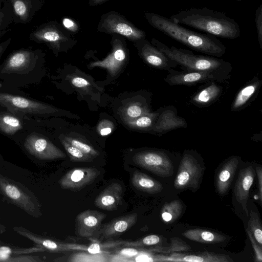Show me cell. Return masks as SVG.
<instances>
[{"label": "cell", "mask_w": 262, "mask_h": 262, "mask_svg": "<svg viewBox=\"0 0 262 262\" xmlns=\"http://www.w3.org/2000/svg\"><path fill=\"white\" fill-rule=\"evenodd\" d=\"M144 17L152 27L192 50L217 57L226 52L224 45L213 35L192 31L153 12H145Z\"/></svg>", "instance_id": "1"}, {"label": "cell", "mask_w": 262, "mask_h": 262, "mask_svg": "<svg viewBox=\"0 0 262 262\" xmlns=\"http://www.w3.org/2000/svg\"><path fill=\"white\" fill-rule=\"evenodd\" d=\"M175 23L185 25L215 37L233 39L241 34L238 24L226 13L207 8H192L173 14Z\"/></svg>", "instance_id": "2"}, {"label": "cell", "mask_w": 262, "mask_h": 262, "mask_svg": "<svg viewBox=\"0 0 262 262\" xmlns=\"http://www.w3.org/2000/svg\"><path fill=\"white\" fill-rule=\"evenodd\" d=\"M151 43L174 60L183 71H198L211 72L231 76L232 70L231 63L223 59L194 54L192 51L168 47L156 38Z\"/></svg>", "instance_id": "3"}, {"label": "cell", "mask_w": 262, "mask_h": 262, "mask_svg": "<svg viewBox=\"0 0 262 262\" xmlns=\"http://www.w3.org/2000/svg\"><path fill=\"white\" fill-rule=\"evenodd\" d=\"M0 193L5 200L31 216H41L40 204L34 193L23 184L1 173Z\"/></svg>", "instance_id": "4"}, {"label": "cell", "mask_w": 262, "mask_h": 262, "mask_svg": "<svg viewBox=\"0 0 262 262\" xmlns=\"http://www.w3.org/2000/svg\"><path fill=\"white\" fill-rule=\"evenodd\" d=\"M29 37L33 41L45 43L55 53L67 50L76 42L69 32L55 20L40 25L31 32Z\"/></svg>", "instance_id": "5"}, {"label": "cell", "mask_w": 262, "mask_h": 262, "mask_svg": "<svg viewBox=\"0 0 262 262\" xmlns=\"http://www.w3.org/2000/svg\"><path fill=\"white\" fill-rule=\"evenodd\" d=\"M97 30L106 34L119 35L134 42L146 38V33L143 30L116 11H110L102 15Z\"/></svg>", "instance_id": "6"}, {"label": "cell", "mask_w": 262, "mask_h": 262, "mask_svg": "<svg viewBox=\"0 0 262 262\" xmlns=\"http://www.w3.org/2000/svg\"><path fill=\"white\" fill-rule=\"evenodd\" d=\"M203 169L193 150H185L182 157L174 186L178 190H197L200 186Z\"/></svg>", "instance_id": "7"}, {"label": "cell", "mask_w": 262, "mask_h": 262, "mask_svg": "<svg viewBox=\"0 0 262 262\" xmlns=\"http://www.w3.org/2000/svg\"><path fill=\"white\" fill-rule=\"evenodd\" d=\"M133 160L137 165L161 177L173 173V163L170 154L160 149H148L136 153Z\"/></svg>", "instance_id": "8"}, {"label": "cell", "mask_w": 262, "mask_h": 262, "mask_svg": "<svg viewBox=\"0 0 262 262\" xmlns=\"http://www.w3.org/2000/svg\"><path fill=\"white\" fill-rule=\"evenodd\" d=\"M0 105L17 114L53 115L59 112L57 108L47 104L3 93H0Z\"/></svg>", "instance_id": "9"}, {"label": "cell", "mask_w": 262, "mask_h": 262, "mask_svg": "<svg viewBox=\"0 0 262 262\" xmlns=\"http://www.w3.org/2000/svg\"><path fill=\"white\" fill-rule=\"evenodd\" d=\"M164 81L170 85H195L211 81L225 82L231 76L224 74L198 71H179L171 69Z\"/></svg>", "instance_id": "10"}, {"label": "cell", "mask_w": 262, "mask_h": 262, "mask_svg": "<svg viewBox=\"0 0 262 262\" xmlns=\"http://www.w3.org/2000/svg\"><path fill=\"white\" fill-rule=\"evenodd\" d=\"M112 52L102 60L91 62L90 68L101 67L106 69L110 74L115 76L124 64L127 58V50L124 37L112 34Z\"/></svg>", "instance_id": "11"}, {"label": "cell", "mask_w": 262, "mask_h": 262, "mask_svg": "<svg viewBox=\"0 0 262 262\" xmlns=\"http://www.w3.org/2000/svg\"><path fill=\"white\" fill-rule=\"evenodd\" d=\"M13 229L18 234L30 240L35 246L43 248L46 251L62 253L74 250L85 251L86 249L85 245L58 242L36 234L23 226H15Z\"/></svg>", "instance_id": "12"}, {"label": "cell", "mask_w": 262, "mask_h": 262, "mask_svg": "<svg viewBox=\"0 0 262 262\" xmlns=\"http://www.w3.org/2000/svg\"><path fill=\"white\" fill-rule=\"evenodd\" d=\"M24 146L31 155L42 160H53L66 157V155L51 142L36 134L26 139Z\"/></svg>", "instance_id": "13"}, {"label": "cell", "mask_w": 262, "mask_h": 262, "mask_svg": "<svg viewBox=\"0 0 262 262\" xmlns=\"http://www.w3.org/2000/svg\"><path fill=\"white\" fill-rule=\"evenodd\" d=\"M99 174L95 167H76L66 172L58 182L63 189L77 191L91 184Z\"/></svg>", "instance_id": "14"}, {"label": "cell", "mask_w": 262, "mask_h": 262, "mask_svg": "<svg viewBox=\"0 0 262 262\" xmlns=\"http://www.w3.org/2000/svg\"><path fill=\"white\" fill-rule=\"evenodd\" d=\"M135 45L144 61L154 68L168 71L178 66L174 60L146 39L136 41Z\"/></svg>", "instance_id": "15"}, {"label": "cell", "mask_w": 262, "mask_h": 262, "mask_svg": "<svg viewBox=\"0 0 262 262\" xmlns=\"http://www.w3.org/2000/svg\"><path fill=\"white\" fill-rule=\"evenodd\" d=\"M186 120L178 116L177 108L172 105L161 107V111L151 132L159 135L181 128H186Z\"/></svg>", "instance_id": "16"}, {"label": "cell", "mask_w": 262, "mask_h": 262, "mask_svg": "<svg viewBox=\"0 0 262 262\" xmlns=\"http://www.w3.org/2000/svg\"><path fill=\"white\" fill-rule=\"evenodd\" d=\"M13 17V23H30L42 7L44 0H6Z\"/></svg>", "instance_id": "17"}, {"label": "cell", "mask_w": 262, "mask_h": 262, "mask_svg": "<svg viewBox=\"0 0 262 262\" xmlns=\"http://www.w3.org/2000/svg\"><path fill=\"white\" fill-rule=\"evenodd\" d=\"M240 161L239 157L233 156L221 165L215 178V189L219 195H224L228 192Z\"/></svg>", "instance_id": "18"}, {"label": "cell", "mask_w": 262, "mask_h": 262, "mask_svg": "<svg viewBox=\"0 0 262 262\" xmlns=\"http://www.w3.org/2000/svg\"><path fill=\"white\" fill-rule=\"evenodd\" d=\"M106 217L103 212L91 209L79 213L76 219L77 235L84 238L92 237Z\"/></svg>", "instance_id": "19"}, {"label": "cell", "mask_w": 262, "mask_h": 262, "mask_svg": "<svg viewBox=\"0 0 262 262\" xmlns=\"http://www.w3.org/2000/svg\"><path fill=\"white\" fill-rule=\"evenodd\" d=\"M38 51L20 50L10 55L6 60L3 71L5 73H20L24 72L37 60L38 56Z\"/></svg>", "instance_id": "20"}, {"label": "cell", "mask_w": 262, "mask_h": 262, "mask_svg": "<svg viewBox=\"0 0 262 262\" xmlns=\"http://www.w3.org/2000/svg\"><path fill=\"white\" fill-rule=\"evenodd\" d=\"M255 176V171L251 166L241 169L235 183L234 193L236 201L248 215L247 202L250 188Z\"/></svg>", "instance_id": "21"}, {"label": "cell", "mask_w": 262, "mask_h": 262, "mask_svg": "<svg viewBox=\"0 0 262 262\" xmlns=\"http://www.w3.org/2000/svg\"><path fill=\"white\" fill-rule=\"evenodd\" d=\"M221 83L216 81L205 83L192 95L190 102L199 108L206 107L212 104L223 93V88Z\"/></svg>", "instance_id": "22"}, {"label": "cell", "mask_w": 262, "mask_h": 262, "mask_svg": "<svg viewBox=\"0 0 262 262\" xmlns=\"http://www.w3.org/2000/svg\"><path fill=\"white\" fill-rule=\"evenodd\" d=\"M261 85L262 80L257 74L237 93L231 104V111H240L247 107L257 96Z\"/></svg>", "instance_id": "23"}, {"label": "cell", "mask_w": 262, "mask_h": 262, "mask_svg": "<svg viewBox=\"0 0 262 262\" xmlns=\"http://www.w3.org/2000/svg\"><path fill=\"white\" fill-rule=\"evenodd\" d=\"M123 190L122 185L114 182L105 187L96 198L94 205L104 210H117L122 203Z\"/></svg>", "instance_id": "24"}, {"label": "cell", "mask_w": 262, "mask_h": 262, "mask_svg": "<svg viewBox=\"0 0 262 262\" xmlns=\"http://www.w3.org/2000/svg\"><path fill=\"white\" fill-rule=\"evenodd\" d=\"M136 213L119 216L104 225L101 230L103 238L108 239L119 236L129 230L137 222Z\"/></svg>", "instance_id": "25"}, {"label": "cell", "mask_w": 262, "mask_h": 262, "mask_svg": "<svg viewBox=\"0 0 262 262\" xmlns=\"http://www.w3.org/2000/svg\"><path fill=\"white\" fill-rule=\"evenodd\" d=\"M186 238L205 244H218L224 242L226 237L222 234L202 228L188 229L182 233Z\"/></svg>", "instance_id": "26"}, {"label": "cell", "mask_w": 262, "mask_h": 262, "mask_svg": "<svg viewBox=\"0 0 262 262\" xmlns=\"http://www.w3.org/2000/svg\"><path fill=\"white\" fill-rule=\"evenodd\" d=\"M131 182L137 189L150 194L159 193L163 188L160 182L138 170L134 172Z\"/></svg>", "instance_id": "27"}, {"label": "cell", "mask_w": 262, "mask_h": 262, "mask_svg": "<svg viewBox=\"0 0 262 262\" xmlns=\"http://www.w3.org/2000/svg\"><path fill=\"white\" fill-rule=\"evenodd\" d=\"M146 98L141 101L132 102L127 104L121 110V114L125 122L133 120L138 117L150 112Z\"/></svg>", "instance_id": "28"}, {"label": "cell", "mask_w": 262, "mask_h": 262, "mask_svg": "<svg viewBox=\"0 0 262 262\" xmlns=\"http://www.w3.org/2000/svg\"><path fill=\"white\" fill-rule=\"evenodd\" d=\"M177 260L193 262H230L232 259L229 256L223 254L210 252H203L195 254L186 255L183 256L173 255Z\"/></svg>", "instance_id": "29"}, {"label": "cell", "mask_w": 262, "mask_h": 262, "mask_svg": "<svg viewBox=\"0 0 262 262\" xmlns=\"http://www.w3.org/2000/svg\"><path fill=\"white\" fill-rule=\"evenodd\" d=\"M160 111L161 108L156 112H150L133 120L127 121L125 123L132 128L150 132L160 114Z\"/></svg>", "instance_id": "30"}, {"label": "cell", "mask_w": 262, "mask_h": 262, "mask_svg": "<svg viewBox=\"0 0 262 262\" xmlns=\"http://www.w3.org/2000/svg\"><path fill=\"white\" fill-rule=\"evenodd\" d=\"M183 208L180 200H174L165 204L161 211L163 220L167 223L173 222L180 216Z\"/></svg>", "instance_id": "31"}, {"label": "cell", "mask_w": 262, "mask_h": 262, "mask_svg": "<svg viewBox=\"0 0 262 262\" xmlns=\"http://www.w3.org/2000/svg\"><path fill=\"white\" fill-rule=\"evenodd\" d=\"M22 127L20 121L16 117L6 113L0 114V130L2 132L12 135Z\"/></svg>", "instance_id": "32"}, {"label": "cell", "mask_w": 262, "mask_h": 262, "mask_svg": "<svg viewBox=\"0 0 262 262\" xmlns=\"http://www.w3.org/2000/svg\"><path fill=\"white\" fill-rule=\"evenodd\" d=\"M190 249L189 245L182 239L177 237H173L170 238V246L167 247L157 246L148 250L157 253L169 254L176 252L187 251Z\"/></svg>", "instance_id": "33"}, {"label": "cell", "mask_w": 262, "mask_h": 262, "mask_svg": "<svg viewBox=\"0 0 262 262\" xmlns=\"http://www.w3.org/2000/svg\"><path fill=\"white\" fill-rule=\"evenodd\" d=\"M13 23L12 11L6 0H0V37L8 31V28Z\"/></svg>", "instance_id": "34"}, {"label": "cell", "mask_w": 262, "mask_h": 262, "mask_svg": "<svg viewBox=\"0 0 262 262\" xmlns=\"http://www.w3.org/2000/svg\"><path fill=\"white\" fill-rule=\"evenodd\" d=\"M46 251L40 247L23 248L0 244V255H19Z\"/></svg>", "instance_id": "35"}, {"label": "cell", "mask_w": 262, "mask_h": 262, "mask_svg": "<svg viewBox=\"0 0 262 262\" xmlns=\"http://www.w3.org/2000/svg\"><path fill=\"white\" fill-rule=\"evenodd\" d=\"M60 141L71 161L76 162H88L92 161L94 159L69 143L63 137L60 139Z\"/></svg>", "instance_id": "36"}, {"label": "cell", "mask_w": 262, "mask_h": 262, "mask_svg": "<svg viewBox=\"0 0 262 262\" xmlns=\"http://www.w3.org/2000/svg\"><path fill=\"white\" fill-rule=\"evenodd\" d=\"M247 229L251 232L257 243L262 247V227L258 214L251 211L248 222Z\"/></svg>", "instance_id": "37"}, {"label": "cell", "mask_w": 262, "mask_h": 262, "mask_svg": "<svg viewBox=\"0 0 262 262\" xmlns=\"http://www.w3.org/2000/svg\"><path fill=\"white\" fill-rule=\"evenodd\" d=\"M69 143L76 147L83 153L95 158L99 155V152L92 146L81 139L63 136V137Z\"/></svg>", "instance_id": "38"}, {"label": "cell", "mask_w": 262, "mask_h": 262, "mask_svg": "<svg viewBox=\"0 0 262 262\" xmlns=\"http://www.w3.org/2000/svg\"><path fill=\"white\" fill-rule=\"evenodd\" d=\"M161 241V238L157 235H149L135 241H124L122 245L125 247H142L156 245Z\"/></svg>", "instance_id": "39"}, {"label": "cell", "mask_w": 262, "mask_h": 262, "mask_svg": "<svg viewBox=\"0 0 262 262\" xmlns=\"http://www.w3.org/2000/svg\"><path fill=\"white\" fill-rule=\"evenodd\" d=\"M43 260L38 256L27 255H0V261L3 262H41Z\"/></svg>", "instance_id": "40"}, {"label": "cell", "mask_w": 262, "mask_h": 262, "mask_svg": "<svg viewBox=\"0 0 262 262\" xmlns=\"http://www.w3.org/2000/svg\"><path fill=\"white\" fill-rule=\"evenodd\" d=\"M255 21L257 30L258 41L262 49V4H260L255 11Z\"/></svg>", "instance_id": "41"}, {"label": "cell", "mask_w": 262, "mask_h": 262, "mask_svg": "<svg viewBox=\"0 0 262 262\" xmlns=\"http://www.w3.org/2000/svg\"><path fill=\"white\" fill-rule=\"evenodd\" d=\"M114 128V125L112 122L104 119L99 123L97 129L100 135L105 136L110 134L113 130Z\"/></svg>", "instance_id": "42"}, {"label": "cell", "mask_w": 262, "mask_h": 262, "mask_svg": "<svg viewBox=\"0 0 262 262\" xmlns=\"http://www.w3.org/2000/svg\"><path fill=\"white\" fill-rule=\"evenodd\" d=\"M62 26L69 32L76 33L79 30V26L77 22L70 18L64 17L62 19Z\"/></svg>", "instance_id": "43"}, {"label": "cell", "mask_w": 262, "mask_h": 262, "mask_svg": "<svg viewBox=\"0 0 262 262\" xmlns=\"http://www.w3.org/2000/svg\"><path fill=\"white\" fill-rule=\"evenodd\" d=\"M246 230L251 241L252 246L254 249L255 254L256 260L257 261L261 262L262 261V247L257 243L252 234L247 228Z\"/></svg>", "instance_id": "44"}, {"label": "cell", "mask_w": 262, "mask_h": 262, "mask_svg": "<svg viewBox=\"0 0 262 262\" xmlns=\"http://www.w3.org/2000/svg\"><path fill=\"white\" fill-rule=\"evenodd\" d=\"M71 81L73 85L78 88H86L91 85L88 80L78 76L73 77L71 79Z\"/></svg>", "instance_id": "45"}, {"label": "cell", "mask_w": 262, "mask_h": 262, "mask_svg": "<svg viewBox=\"0 0 262 262\" xmlns=\"http://www.w3.org/2000/svg\"><path fill=\"white\" fill-rule=\"evenodd\" d=\"M141 250H138L132 247H127L119 251L118 254L127 258H131L141 254Z\"/></svg>", "instance_id": "46"}, {"label": "cell", "mask_w": 262, "mask_h": 262, "mask_svg": "<svg viewBox=\"0 0 262 262\" xmlns=\"http://www.w3.org/2000/svg\"><path fill=\"white\" fill-rule=\"evenodd\" d=\"M256 172L258 178V199L259 200L260 205H261L262 202V168L260 166L256 167Z\"/></svg>", "instance_id": "47"}, {"label": "cell", "mask_w": 262, "mask_h": 262, "mask_svg": "<svg viewBox=\"0 0 262 262\" xmlns=\"http://www.w3.org/2000/svg\"><path fill=\"white\" fill-rule=\"evenodd\" d=\"M1 37H0V41ZM11 38H8L6 40L0 42V57L9 45L10 43L11 42Z\"/></svg>", "instance_id": "48"}, {"label": "cell", "mask_w": 262, "mask_h": 262, "mask_svg": "<svg viewBox=\"0 0 262 262\" xmlns=\"http://www.w3.org/2000/svg\"><path fill=\"white\" fill-rule=\"evenodd\" d=\"M108 0H89V4L91 6H94L102 4Z\"/></svg>", "instance_id": "49"}, {"label": "cell", "mask_w": 262, "mask_h": 262, "mask_svg": "<svg viewBox=\"0 0 262 262\" xmlns=\"http://www.w3.org/2000/svg\"><path fill=\"white\" fill-rule=\"evenodd\" d=\"M1 219V218H0ZM6 228L4 225L0 223V233H3L6 231Z\"/></svg>", "instance_id": "50"}, {"label": "cell", "mask_w": 262, "mask_h": 262, "mask_svg": "<svg viewBox=\"0 0 262 262\" xmlns=\"http://www.w3.org/2000/svg\"><path fill=\"white\" fill-rule=\"evenodd\" d=\"M235 1H238V2H241V1H243V0H235Z\"/></svg>", "instance_id": "51"}]
</instances>
